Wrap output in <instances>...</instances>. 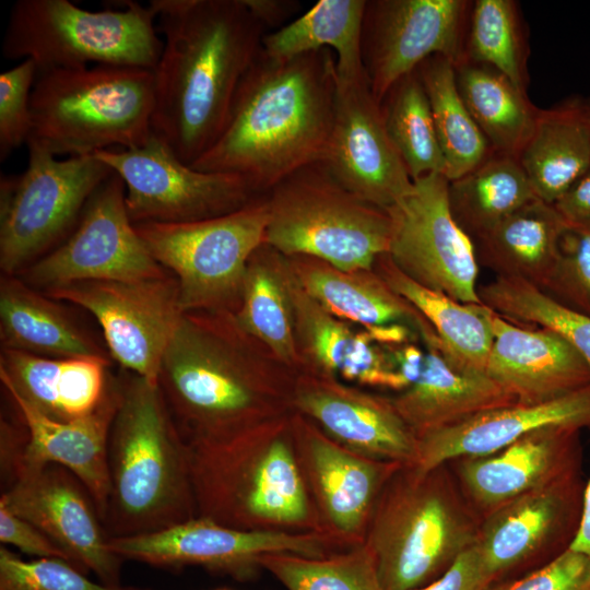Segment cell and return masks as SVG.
<instances>
[{
	"label": "cell",
	"instance_id": "cell-44",
	"mask_svg": "<svg viewBox=\"0 0 590 590\" xmlns=\"http://www.w3.org/2000/svg\"><path fill=\"white\" fill-rule=\"evenodd\" d=\"M0 590H153L95 582L60 558L23 559L7 546L0 547Z\"/></svg>",
	"mask_w": 590,
	"mask_h": 590
},
{
	"label": "cell",
	"instance_id": "cell-2",
	"mask_svg": "<svg viewBox=\"0 0 590 590\" xmlns=\"http://www.w3.org/2000/svg\"><path fill=\"white\" fill-rule=\"evenodd\" d=\"M335 91L332 50L275 58L261 49L222 132L191 167L238 175L257 194H266L295 170L324 161Z\"/></svg>",
	"mask_w": 590,
	"mask_h": 590
},
{
	"label": "cell",
	"instance_id": "cell-49",
	"mask_svg": "<svg viewBox=\"0 0 590 590\" xmlns=\"http://www.w3.org/2000/svg\"><path fill=\"white\" fill-rule=\"evenodd\" d=\"M495 586L474 544L460 554L440 577L414 590H493Z\"/></svg>",
	"mask_w": 590,
	"mask_h": 590
},
{
	"label": "cell",
	"instance_id": "cell-1",
	"mask_svg": "<svg viewBox=\"0 0 590 590\" xmlns=\"http://www.w3.org/2000/svg\"><path fill=\"white\" fill-rule=\"evenodd\" d=\"M164 36L153 70L152 133L192 165L222 132L264 27L244 0H151Z\"/></svg>",
	"mask_w": 590,
	"mask_h": 590
},
{
	"label": "cell",
	"instance_id": "cell-20",
	"mask_svg": "<svg viewBox=\"0 0 590 590\" xmlns=\"http://www.w3.org/2000/svg\"><path fill=\"white\" fill-rule=\"evenodd\" d=\"M0 503L47 534L73 566L105 585H121L123 560L109 548L88 491L69 470L49 464L4 489Z\"/></svg>",
	"mask_w": 590,
	"mask_h": 590
},
{
	"label": "cell",
	"instance_id": "cell-30",
	"mask_svg": "<svg viewBox=\"0 0 590 590\" xmlns=\"http://www.w3.org/2000/svg\"><path fill=\"white\" fill-rule=\"evenodd\" d=\"M285 257V256H284ZM298 284L335 317L369 328L401 323L418 340L434 333L423 315L374 270H342L308 256L285 257Z\"/></svg>",
	"mask_w": 590,
	"mask_h": 590
},
{
	"label": "cell",
	"instance_id": "cell-25",
	"mask_svg": "<svg viewBox=\"0 0 590 590\" xmlns=\"http://www.w3.org/2000/svg\"><path fill=\"white\" fill-rule=\"evenodd\" d=\"M494 341L485 374L517 403L552 401L590 386V367L559 334L528 329L492 314Z\"/></svg>",
	"mask_w": 590,
	"mask_h": 590
},
{
	"label": "cell",
	"instance_id": "cell-10",
	"mask_svg": "<svg viewBox=\"0 0 590 590\" xmlns=\"http://www.w3.org/2000/svg\"><path fill=\"white\" fill-rule=\"evenodd\" d=\"M268 220L267 194H260L220 216L134 226L153 258L175 278L184 312L235 314L248 261L264 243Z\"/></svg>",
	"mask_w": 590,
	"mask_h": 590
},
{
	"label": "cell",
	"instance_id": "cell-24",
	"mask_svg": "<svg viewBox=\"0 0 590 590\" xmlns=\"http://www.w3.org/2000/svg\"><path fill=\"white\" fill-rule=\"evenodd\" d=\"M288 285L303 363L300 373L396 393L408 388L389 350L375 343L364 328L356 330L353 323L323 308L298 284L290 268Z\"/></svg>",
	"mask_w": 590,
	"mask_h": 590
},
{
	"label": "cell",
	"instance_id": "cell-17",
	"mask_svg": "<svg viewBox=\"0 0 590 590\" xmlns=\"http://www.w3.org/2000/svg\"><path fill=\"white\" fill-rule=\"evenodd\" d=\"M464 0L366 1L361 51L371 92L380 104L402 78L433 56L464 59Z\"/></svg>",
	"mask_w": 590,
	"mask_h": 590
},
{
	"label": "cell",
	"instance_id": "cell-28",
	"mask_svg": "<svg viewBox=\"0 0 590 590\" xmlns=\"http://www.w3.org/2000/svg\"><path fill=\"white\" fill-rule=\"evenodd\" d=\"M110 359L43 357L1 350L0 381L36 411L57 422H72L95 413L116 390L119 376Z\"/></svg>",
	"mask_w": 590,
	"mask_h": 590
},
{
	"label": "cell",
	"instance_id": "cell-22",
	"mask_svg": "<svg viewBox=\"0 0 590 590\" xmlns=\"http://www.w3.org/2000/svg\"><path fill=\"white\" fill-rule=\"evenodd\" d=\"M293 410L342 446L369 458L415 465L418 438L390 397L338 378L296 375Z\"/></svg>",
	"mask_w": 590,
	"mask_h": 590
},
{
	"label": "cell",
	"instance_id": "cell-3",
	"mask_svg": "<svg viewBox=\"0 0 590 590\" xmlns=\"http://www.w3.org/2000/svg\"><path fill=\"white\" fill-rule=\"evenodd\" d=\"M296 375L233 312H185L157 385L185 440L226 438L294 412Z\"/></svg>",
	"mask_w": 590,
	"mask_h": 590
},
{
	"label": "cell",
	"instance_id": "cell-18",
	"mask_svg": "<svg viewBox=\"0 0 590 590\" xmlns=\"http://www.w3.org/2000/svg\"><path fill=\"white\" fill-rule=\"evenodd\" d=\"M296 456L324 531L345 548L364 543L376 502L400 463L359 455L293 412Z\"/></svg>",
	"mask_w": 590,
	"mask_h": 590
},
{
	"label": "cell",
	"instance_id": "cell-16",
	"mask_svg": "<svg viewBox=\"0 0 590 590\" xmlns=\"http://www.w3.org/2000/svg\"><path fill=\"white\" fill-rule=\"evenodd\" d=\"M87 310L122 370L157 384L162 359L185 314L175 278L80 282L44 292Z\"/></svg>",
	"mask_w": 590,
	"mask_h": 590
},
{
	"label": "cell",
	"instance_id": "cell-7",
	"mask_svg": "<svg viewBox=\"0 0 590 590\" xmlns=\"http://www.w3.org/2000/svg\"><path fill=\"white\" fill-rule=\"evenodd\" d=\"M153 71L122 66L36 73L27 145L55 156L135 148L152 134Z\"/></svg>",
	"mask_w": 590,
	"mask_h": 590
},
{
	"label": "cell",
	"instance_id": "cell-11",
	"mask_svg": "<svg viewBox=\"0 0 590 590\" xmlns=\"http://www.w3.org/2000/svg\"><path fill=\"white\" fill-rule=\"evenodd\" d=\"M20 175H1L0 269L19 275L74 231L101 184L114 170L95 154L57 156L27 145Z\"/></svg>",
	"mask_w": 590,
	"mask_h": 590
},
{
	"label": "cell",
	"instance_id": "cell-47",
	"mask_svg": "<svg viewBox=\"0 0 590 590\" xmlns=\"http://www.w3.org/2000/svg\"><path fill=\"white\" fill-rule=\"evenodd\" d=\"M493 590H590V557L566 548L527 575Z\"/></svg>",
	"mask_w": 590,
	"mask_h": 590
},
{
	"label": "cell",
	"instance_id": "cell-34",
	"mask_svg": "<svg viewBox=\"0 0 590 590\" xmlns=\"http://www.w3.org/2000/svg\"><path fill=\"white\" fill-rule=\"evenodd\" d=\"M234 316L280 363L295 374L302 371L286 259L264 243L248 261Z\"/></svg>",
	"mask_w": 590,
	"mask_h": 590
},
{
	"label": "cell",
	"instance_id": "cell-38",
	"mask_svg": "<svg viewBox=\"0 0 590 590\" xmlns=\"http://www.w3.org/2000/svg\"><path fill=\"white\" fill-rule=\"evenodd\" d=\"M450 210L474 241L538 199L518 157L492 153L468 174L449 181Z\"/></svg>",
	"mask_w": 590,
	"mask_h": 590
},
{
	"label": "cell",
	"instance_id": "cell-33",
	"mask_svg": "<svg viewBox=\"0 0 590 590\" xmlns=\"http://www.w3.org/2000/svg\"><path fill=\"white\" fill-rule=\"evenodd\" d=\"M518 160L538 199L559 200L590 166V128L579 98L540 109Z\"/></svg>",
	"mask_w": 590,
	"mask_h": 590
},
{
	"label": "cell",
	"instance_id": "cell-26",
	"mask_svg": "<svg viewBox=\"0 0 590 590\" xmlns=\"http://www.w3.org/2000/svg\"><path fill=\"white\" fill-rule=\"evenodd\" d=\"M2 387L27 432L16 481L49 464L63 467L88 491L103 521L109 492L107 442L119 403L120 379L114 393L95 413L72 422L50 420L36 411L12 388Z\"/></svg>",
	"mask_w": 590,
	"mask_h": 590
},
{
	"label": "cell",
	"instance_id": "cell-42",
	"mask_svg": "<svg viewBox=\"0 0 590 590\" xmlns=\"http://www.w3.org/2000/svg\"><path fill=\"white\" fill-rule=\"evenodd\" d=\"M259 565L286 590H384L364 543L324 557L268 554Z\"/></svg>",
	"mask_w": 590,
	"mask_h": 590
},
{
	"label": "cell",
	"instance_id": "cell-4",
	"mask_svg": "<svg viewBox=\"0 0 590 590\" xmlns=\"http://www.w3.org/2000/svg\"><path fill=\"white\" fill-rule=\"evenodd\" d=\"M292 413L226 438L185 440L197 517L240 530L327 533L298 464Z\"/></svg>",
	"mask_w": 590,
	"mask_h": 590
},
{
	"label": "cell",
	"instance_id": "cell-51",
	"mask_svg": "<svg viewBox=\"0 0 590 590\" xmlns=\"http://www.w3.org/2000/svg\"><path fill=\"white\" fill-rule=\"evenodd\" d=\"M554 206L568 225L590 226V166Z\"/></svg>",
	"mask_w": 590,
	"mask_h": 590
},
{
	"label": "cell",
	"instance_id": "cell-5",
	"mask_svg": "<svg viewBox=\"0 0 590 590\" xmlns=\"http://www.w3.org/2000/svg\"><path fill=\"white\" fill-rule=\"evenodd\" d=\"M107 442L109 538L155 532L197 517L187 444L157 384L122 370Z\"/></svg>",
	"mask_w": 590,
	"mask_h": 590
},
{
	"label": "cell",
	"instance_id": "cell-8",
	"mask_svg": "<svg viewBox=\"0 0 590 590\" xmlns=\"http://www.w3.org/2000/svg\"><path fill=\"white\" fill-rule=\"evenodd\" d=\"M266 194L264 244L285 257L308 256L342 270H370L388 252V211L347 190L322 162L295 170Z\"/></svg>",
	"mask_w": 590,
	"mask_h": 590
},
{
	"label": "cell",
	"instance_id": "cell-55",
	"mask_svg": "<svg viewBox=\"0 0 590 590\" xmlns=\"http://www.w3.org/2000/svg\"><path fill=\"white\" fill-rule=\"evenodd\" d=\"M568 548L590 557V480L582 492L579 522Z\"/></svg>",
	"mask_w": 590,
	"mask_h": 590
},
{
	"label": "cell",
	"instance_id": "cell-56",
	"mask_svg": "<svg viewBox=\"0 0 590 590\" xmlns=\"http://www.w3.org/2000/svg\"><path fill=\"white\" fill-rule=\"evenodd\" d=\"M579 102L585 119L590 128V95L586 98H579Z\"/></svg>",
	"mask_w": 590,
	"mask_h": 590
},
{
	"label": "cell",
	"instance_id": "cell-54",
	"mask_svg": "<svg viewBox=\"0 0 590 590\" xmlns=\"http://www.w3.org/2000/svg\"><path fill=\"white\" fill-rule=\"evenodd\" d=\"M373 341L384 346L401 345L420 341L416 333L405 324L389 323L365 329Z\"/></svg>",
	"mask_w": 590,
	"mask_h": 590
},
{
	"label": "cell",
	"instance_id": "cell-53",
	"mask_svg": "<svg viewBox=\"0 0 590 590\" xmlns=\"http://www.w3.org/2000/svg\"><path fill=\"white\" fill-rule=\"evenodd\" d=\"M386 347L389 350L398 371L410 387L423 371L425 350L421 349L415 342Z\"/></svg>",
	"mask_w": 590,
	"mask_h": 590
},
{
	"label": "cell",
	"instance_id": "cell-9",
	"mask_svg": "<svg viewBox=\"0 0 590 590\" xmlns=\"http://www.w3.org/2000/svg\"><path fill=\"white\" fill-rule=\"evenodd\" d=\"M150 5L125 1L90 11L69 0H17L11 9L2 54L31 59L37 72L93 66L154 70L163 48Z\"/></svg>",
	"mask_w": 590,
	"mask_h": 590
},
{
	"label": "cell",
	"instance_id": "cell-41",
	"mask_svg": "<svg viewBox=\"0 0 590 590\" xmlns=\"http://www.w3.org/2000/svg\"><path fill=\"white\" fill-rule=\"evenodd\" d=\"M483 305L509 321L533 323L565 339L590 367V316L555 300L535 285L496 276L479 286Z\"/></svg>",
	"mask_w": 590,
	"mask_h": 590
},
{
	"label": "cell",
	"instance_id": "cell-29",
	"mask_svg": "<svg viewBox=\"0 0 590 590\" xmlns=\"http://www.w3.org/2000/svg\"><path fill=\"white\" fill-rule=\"evenodd\" d=\"M422 343L425 362L421 376L390 397L417 438L480 412L517 403L507 389L485 373L445 353L436 334Z\"/></svg>",
	"mask_w": 590,
	"mask_h": 590
},
{
	"label": "cell",
	"instance_id": "cell-27",
	"mask_svg": "<svg viewBox=\"0 0 590 590\" xmlns=\"http://www.w3.org/2000/svg\"><path fill=\"white\" fill-rule=\"evenodd\" d=\"M547 426L590 427V386L543 403L486 410L427 433L418 438L414 467L427 471L461 458L486 456Z\"/></svg>",
	"mask_w": 590,
	"mask_h": 590
},
{
	"label": "cell",
	"instance_id": "cell-14",
	"mask_svg": "<svg viewBox=\"0 0 590 590\" xmlns=\"http://www.w3.org/2000/svg\"><path fill=\"white\" fill-rule=\"evenodd\" d=\"M413 181L411 192L387 209L392 222L387 256L417 284L461 303L482 304L474 243L453 219L449 180L432 173Z\"/></svg>",
	"mask_w": 590,
	"mask_h": 590
},
{
	"label": "cell",
	"instance_id": "cell-35",
	"mask_svg": "<svg viewBox=\"0 0 590 590\" xmlns=\"http://www.w3.org/2000/svg\"><path fill=\"white\" fill-rule=\"evenodd\" d=\"M373 269L423 315L445 353L468 367L485 373L494 341L492 309L483 304L458 302L417 284L403 274L387 253L376 259Z\"/></svg>",
	"mask_w": 590,
	"mask_h": 590
},
{
	"label": "cell",
	"instance_id": "cell-45",
	"mask_svg": "<svg viewBox=\"0 0 590 590\" xmlns=\"http://www.w3.org/2000/svg\"><path fill=\"white\" fill-rule=\"evenodd\" d=\"M540 290L590 316V226H567L556 261Z\"/></svg>",
	"mask_w": 590,
	"mask_h": 590
},
{
	"label": "cell",
	"instance_id": "cell-6",
	"mask_svg": "<svg viewBox=\"0 0 590 590\" xmlns=\"http://www.w3.org/2000/svg\"><path fill=\"white\" fill-rule=\"evenodd\" d=\"M480 523L447 464L427 471L402 465L376 502L364 544L384 590H414L476 543Z\"/></svg>",
	"mask_w": 590,
	"mask_h": 590
},
{
	"label": "cell",
	"instance_id": "cell-39",
	"mask_svg": "<svg viewBox=\"0 0 590 590\" xmlns=\"http://www.w3.org/2000/svg\"><path fill=\"white\" fill-rule=\"evenodd\" d=\"M416 73L445 157V177L455 180L482 164L493 150L460 95L455 63L433 56L418 66Z\"/></svg>",
	"mask_w": 590,
	"mask_h": 590
},
{
	"label": "cell",
	"instance_id": "cell-40",
	"mask_svg": "<svg viewBox=\"0 0 590 590\" xmlns=\"http://www.w3.org/2000/svg\"><path fill=\"white\" fill-rule=\"evenodd\" d=\"M388 135L413 180L445 176L446 162L430 106L416 71L399 80L380 102Z\"/></svg>",
	"mask_w": 590,
	"mask_h": 590
},
{
	"label": "cell",
	"instance_id": "cell-23",
	"mask_svg": "<svg viewBox=\"0 0 590 590\" xmlns=\"http://www.w3.org/2000/svg\"><path fill=\"white\" fill-rule=\"evenodd\" d=\"M578 432L567 426L533 430L496 452L452 461L455 477L482 519L576 469Z\"/></svg>",
	"mask_w": 590,
	"mask_h": 590
},
{
	"label": "cell",
	"instance_id": "cell-48",
	"mask_svg": "<svg viewBox=\"0 0 590 590\" xmlns=\"http://www.w3.org/2000/svg\"><path fill=\"white\" fill-rule=\"evenodd\" d=\"M0 542L36 558H60L70 562L64 551L35 524L12 512L0 503Z\"/></svg>",
	"mask_w": 590,
	"mask_h": 590
},
{
	"label": "cell",
	"instance_id": "cell-36",
	"mask_svg": "<svg viewBox=\"0 0 590 590\" xmlns=\"http://www.w3.org/2000/svg\"><path fill=\"white\" fill-rule=\"evenodd\" d=\"M455 70L460 95L493 152L518 157L540 109L526 91L488 66L462 59Z\"/></svg>",
	"mask_w": 590,
	"mask_h": 590
},
{
	"label": "cell",
	"instance_id": "cell-19",
	"mask_svg": "<svg viewBox=\"0 0 590 590\" xmlns=\"http://www.w3.org/2000/svg\"><path fill=\"white\" fill-rule=\"evenodd\" d=\"M322 163L347 190L385 210L413 189L366 73L337 74L331 139Z\"/></svg>",
	"mask_w": 590,
	"mask_h": 590
},
{
	"label": "cell",
	"instance_id": "cell-21",
	"mask_svg": "<svg viewBox=\"0 0 590 590\" xmlns=\"http://www.w3.org/2000/svg\"><path fill=\"white\" fill-rule=\"evenodd\" d=\"M582 492L576 468L481 519L475 544L496 585L564 544L569 546L579 522Z\"/></svg>",
	"mask_w": 590,
	"mask_h": 590
},
{
	"label": "cell",
	"instance_id": "cell-31",
	"mask_svg": "<svg viewBox=\"0 0 590 590\" xmlns=\"http://www.w3.org/2000/svg\"><path fill=\"white\" fill-rule=\"evenodd\" d=\"M19 275L0 278L1 350L43 357H98L111 359L99 343L66 307Z\"/></svg>",
	"mask_w": 590,
	"mask_h": 590
},
{
	"label": "cell",
	"instance_id": "cell-13",
	"mask_svg": "<svg viewBox=\"0 0 590 590\" xmlns=\"http://www.w3.org/2000/svg\"><path fill=\"white\" fill-rule=\"evenodd\" d=\"M125 193V182L114 172L95 190L68 238L19 276L48 292L80 282H140L167 275L129 219Z\"/></svg>",
	"mask_w": 590,
	"mask_h": 590
},
{
	"label": "cell",
	"instance_id": "cell-37",
	"mask_svg": "<svg viewBox=\"0 0 590 590\" xmlns=\"http://www.w3.org/2000/svg\"><path fill=\"white\" fill-rule=\"evenodd\" d=\"M365 7L366 0H319L283 27L266 33L262 51L270 57L288 58L330 49L339 76H358L365 73L361 51Z\"/></svg>",
	"mask_w": 590,
	"mask_h": 590
},
{
	"label": "cell",
	"instance_id": "cell-32",
	"mask_svg": "<svg viewBox=\"0 0 590 590\" xmlns=\"http://www.w3.org/2000/svg\"><path fill=\"white\" fill-rule=\"evenodd\" d=\"M567 226L554 204L535 199L473 241L477 263L496 276L521 279L542 288Z\"/></svg>",
	"mask_w": 590,
	"mask_h": 590
},
{
	"label": "cell",
	"instance_id": "cell-43",
	"mask_svg": "<svg viewBox=\"0 0 590 590\" xmlns=\"http://www.w3.org/2000/svg\"><path fill=\"white\" fill-rule=\"evenodd\" d=\"M464 59L488 66L526 91L522 34L512 0H476L470 11Z\"/></svg>",
	"mask_w": 590,
	"mask_h": 590
},
{
	"label": "cell",
	"instance_id": "cell-57",
	"mask_svg": "<svg viewBox=\"0 0 590 590\" xmlns=\"http://www.w3.org/2000/svg\"><path fill=\"white\" fill-rule=\"evenodd\" d=\"M219 590H227V589H219Z\"/></svg>",
	"mask_w": 590,
	"mask_h": 590
},
{
	"label": "cell",
	"instance_id": "cell-15",
	"mask_svg": "<svg viewBox=\"0 0 590 590\" xmlns=\"http://www.w3.org/2000/svg\"><path fill=\"white\" fill-rule=\"evenodd\" d=\"M108 546L122 560L168 569L198 566L239 580L256 575L268 554L324 557L346 550L322 532L240 530L201 517L155 532L109 538Z\"/></svg>",
	"mask_w": 590,
	"mask_h": 590
},
{
	"label": "cell",
	"instance_id": "cell-46",
	"mask_svg": "<svg viewBox=\"0 0 590 590\" xmlns=\"http://www.w3.org/2000/svg\"><path fill=\"white\" fill-rule=\"evenodd\" d=\"M37 69L22 60L0 74V160L27 140L32 130L31 95Z\"/></svg>",
	"mask_w": 590,
	"mask_h": 590
},
{
	"label": "cell",
	"instance_id": "cell-12",
	"mask_svg": "<svg viewBox=\"0 0 590 590\" xmlns=\"http://www.w3.org/2000/svg\"><path fill=\"white\" fill-rule=\"evenodd\" d=\"M94 154L123 180L126 209L133 224L215 217L260 196L238 175L192 168L154 133L140 146Z\"/></svg>",
	"mask_w": 590,
	"mask_h": 590
},
{
	"label": "cell",
	"instance_id": "cell-50",
	"mask_svg": "<svg viewBox=\"0 0 590 590\" xmlns=\"http://www.w3.org/2000/svg\"><path fill=\"white\" fill-rule=\"evenodd\" d=\"M19 417V415H17ZM27 441L26 428L19 417L13 422L1 416L0 421V465L4 489L17 479Z\"/></svg>",
	"mask_w": 590,
	"mask_h": 590
},
{
	"label": "cell",
	"instance_id": "cell-52",
	"mask_svg": "<svg viewBox=\"0 0 590 590\" xmlns=\"http://www.w3.org/2000/svg\"><path fill=\"white\" fill-rule=\"evenodd\" d=\"M244 3L264 30L283 27L299 5L291 0H244Z\"/></svg>",
	"mask_w": 590,
	"mask_h": 590
}]
</instances>
